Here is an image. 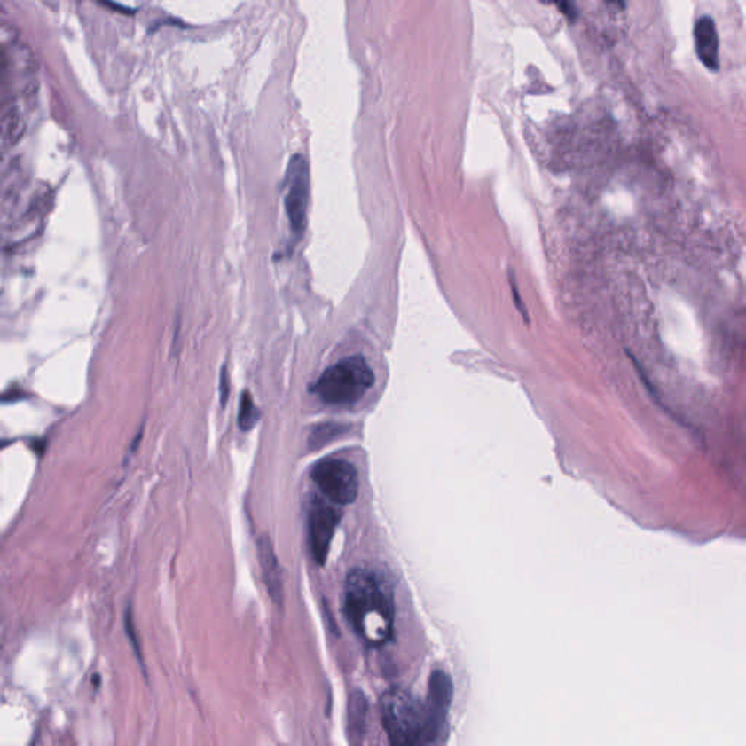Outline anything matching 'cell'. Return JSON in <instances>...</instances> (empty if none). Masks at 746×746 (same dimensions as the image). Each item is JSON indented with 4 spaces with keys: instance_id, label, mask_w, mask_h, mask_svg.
<instances>
[{
    "instance_id": "obj_13",
    "label": "cell",
    "mask_w": 746,
    "mask_h": 746,
    "mask_svg": "<svg viewBox=\"0 0 746 746\" xmlns=\"http://www.w3.org/2000/svg\"><path fill=\"white\" fill-rule=\"evenodd\" d=\"M22 131L20 115L15 106H8L4 113V139L15 142Z\"/></svg>"
},
{
    "instance_id": "obj_7",
    "label": "cell",
    "mask_w": 746,
    "mask_h": 746,
    "mask_svg": "<svg viewBox=\"0 0 746 746\" xmlns=\"http://www.w3.org/2000/svg\"><path fill=\"white\" fill-rule=\"evenodd\" d=\"M694 47L698 60L710 72L720 69V40L713 18L703 15L694 25Z\"/></svg>"
},
{
    "instance_id": "obj_3",
    "label": "cell",
    "mask_w": 746,
    "mask_h": 746,
    "mask_svg": "<svg viewBox=\"0 0 746 746\" xmlns=\"http://www.w3.org/2000/svg\"><path fill=\"white\" fill-rule=\"evenodd\" d=\"M375 383V373L362 356H350L328 367L312 387V392L326 405L357 403Z\"/></svg>"
},
{
    "instance_id": "obj_11",
    "label": "cell",
    "mask_w": 746,
    "mask_h": 746,
    "mask_svg": "<svg viewBox=\"0 0 746 746\" xmlns=\"http://www.w3.org/2000/svg\"><path fill=\"white\" fill-rule=\"evenodd\" d=\"M366 720V703L362 694L356 693L350 698V709H349V726L350 734L356 736H362V729Z\"/></svg>"
},
{
    "instance_id": "obj_17",
    "label": "cell",
    "mask_w": 746,
    "mask_h": 746,
    "mask_svg": "<svg viewBox=\"0 0 746 746\" xmlns=\"http://www.w3.org/2000/svg\"><path fill=\"white\" fill-rule=\"evenodd\" d=\"M539 2H541V4H553V0H539Z\"/></svg>"
},
{
    "instance_id": "obj_4",
    "label": "cell",
    "mask_w": 746,
    "mask_h": 746,
    "mask_svg": "<svg viewBox=\"0 0 746 746\" xmlns=\"http://www.w3.org/2000/svg\"><path fill=\"white\" fill-rule=\"evenodd\" d=\"M310 477L324 498L335 505H350L359 494V474L346 459H323L312 468Z\"/></svg>"
},
{
    "instance_id": "obj_12",
    "label": "cell",
    "mask_w": 746,
    "mask_h": 746,
    "mask_svg": "<svg viewBox=\"0 0 746 746\" xmlns=\"http://www.w3.org/2000/svg\"><path fill=\"white\" fill-rule=\"evenodd\" d=\"M343 426L334 423L321 424L318 428H314V432L310 433V448H319L331 439H334L337 435L343 432Z\"/></svg>"
},
{
    "instance_id": "obj_16",
    "label": "cell",
    "mask_w": 746,
    "mask_h": 746,
    "mask_svg": "<svg viewBox=\"0 0 746 746\" xmlns=\"http://www.w3.org/2000/svg\"><path fill=\"white\" fill-rule=\"evenodd\" d=\"M609 6H614V8L618 9H624L625 8V2L624 0H605Z\"/></svg>"
},
{
    "instance_id": "obj_9",
    "label": "cell",
    "mask_w": 746,
    "mask_h": 746,
    "mask_svg": "<svg viewBox=\"0 0 746 746\" xmlns=\"http://www.w3.org/2000/svg\"><path fill=\"white\" fill-rule=\"evenodd\" d=\"M452 700V682L451 678L442 671H435L428 682V706L432 710L436 718L444 720L446 719L449 706Z\"/></svg>"
},
{
    "instance_id": "obj_15",
    "label": "cell",
    "mask_w": 746,
    "mask_h": 746,
    "mask_svg": "<svg viewBox=\"0 0 746 746\" xmlns=\"http://www.w3.org/2000/svg\"><path fill=\"white\" fill-rule=\"evenodd\" d=\"M226 398H228V372L224 366L221 373V401L224 405L226 404Z\"/></svg>"
},
{
    "instance_id": "obj_5",
    "label": "cell",
    "mask_w": 746,
    "mask_h": 746,
    "mask_svg": "<svg viewBox=\"0 0 746 746\" xmlns=\"http://www.w3.org/2000/svg\"><path fill=\"white\" fill-rule=\"evenodd\" d=\"M310 199V167L305 156L294 155L290 160L286 172V213L289 217L290 229L294 238H301L305 232L306 212Z\"/></svg>"
},
{
    "instance_id": "obj_6",
    "label": "cell",
    "mask_w": 746,
    "mask_h": 746,
    "mask_svg": "<svg viewBox=\"0 0 746 746\" xmlns=\"http://www.w3.org/2000/svg\"><path fill=\"white\" fill-rule=\"evenodd\" d=\"M342 514L328 499H314L308 510V543L317 563L323 566L328 557Z\"/></svg>"
},
{
    "instance_id": "obj_14",
    "label": "cell",
    "mask_w": 746,
    "mask_h": 746,
    "mask_svg": "<svg viewBox=\"0 0 746 746\" xmlns=\"http://www.w3.org/2000/svg\"><path fill=\"white\" fill-rule=\"evenodd\" d=\"M553 4L560 9V12L563 13L567 20L575 22L577 18V8L573 0H553Z\"/></svg>"
},
{
    "instance_id": "obj_10",
    "label": "cell",
    "mask_w": 746,
    "mask_h": 746,
    "mask_svg": "<svg viewBox=\"0 0 746 746\" xmlns=\"http://www.w3.org/2000/svg\"><path fill=\"white\" fill-rule=\"evenodd\" d=\"M260 419V412L254 404L253 397L248 391L242 392L240 401V412H238V424L244 432H248L257 424Z\"/></svg>"
},
{
    "instance_id": "obj_2",
    "label": "cell",
    "mask_w": 746,
    "mask_h": 746,
    "mask_svg": "<svg viewBox=\"0 0 746 746\" xmlns=\"http://www.w3.org/2000/svg\"><path fill=\"white\" fill-rule=\"evenodd\" d=\"M381 718L389 741L401 746L435 742L444 725L428 704L401 688H392L383 694Z\"/></svg>"
},
{
    "instance_id": "obj_8",
    "label": "cell",
    "mask_w": 746,
    "mask_h": 746,
    "mask_svg": "<svg viewBox=\"0 0 746 746\" xmlns=\"http://www.w3.org/2000/svg\"><path fill=\"white\" fill-rule=\"evenodd\" d=\"M258 557H260V564H262L263 577H264L265 586L269 591L270 598L274 604H283V580L282 571L279 566L278 557L274 554V548L265 535L258 539Z\"/></svg>"
},
{
    "instance_id": "obj_1",
    "label": "cell",
    "mask_w": 746,
    "mask_h": 746,
    "mask_svg": "<svg viewBox=\"0 0 746 746\" xmlns=\"http://www.w3.org/2000/svg\"><path fill=\"white\" fill-rule=\"evenodd\" d=\"M344 611L356 634L367 645H383L392 636L394 602L391 592L375 573L356 569L347 576Z\"/></svg>"
}]
</instances>
